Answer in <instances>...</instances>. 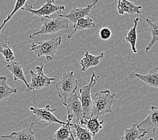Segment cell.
<instances>
[{"instance_id": "obj_7", "label": "cell", "mask_w": 158, "mask_h": 140, "mask_svg": "<svg viewBox=\"0 0 158 140\" xmlns=\"http://www.w3.org/2000/svg\"><path fill=\"white\" fill-rule=\"evenodd\" d=\"M36 72L32 70L30 71L31 76V82L29 84V88L26 92L32 90H39L49 87L52 83L56 81L55 78H49L44 72V66L40 63V66H36Z\"/></svg>"}, {"instance_id": "obj_22", "label": "cell", "mask_w": 158, "mask_h": 140, "mask_svg": "<svg viewBox=\"0 0 158 140\" xmlns=\"http://www.w3.org/2000/svg\"><path fill=\"white\" fill-rule=\"evenodd\" d=\"M17 92L16 88H12L7 84L6 77H0V102L7 100L12 94Z\"/></svg>"}, {"instance_id": "obj_13", "label": "cell", "mask_w": 158, "mask_h": 140, "mask_svg": "<svg viewBox=\"0 0 158 140\" xmlns=\"http://www.w3.org/2000/svg\"><path fill=\"white\" fill-rule=\"evenodd\" d=\"M129 78H137L147 86L158 88V67L151 70L148 74L145 75L133 71L129 74Z\"/></svg>"}, {"instance_id": "obj_11", "label": "cell", "mask_w": 158, "mask_h": 140, "mask_svg": "<svg viewBox=\"0 0 158 140\" xmlns=\"http://www.w3.org/2000/svg\"><path fill=\"white\" fill-rule=\"evenodd\" d=\"M137 127L140 130L156 133L158 131V108L152 106L148 116L138 123Z\"/></svg>"}, {"instance_id": "obj_25", "label": "cell", "mask_w": 158, "mask_h": 140, "mask_svg": "<svg viewBox=\"0 0 158 140\" xmlns=\"http://www.w3.org/2000/svg\"><path fill=\"white\" fill-rule=\"evenodd\" d=\"M0 53L4 57L7 62H12L15 59L14 53L8 41L0 43Z\"/></svg>"}, {"instance_id": "obj_17", "label": "cell", "mask_w": 158, "mask_h": 140, "mask_svg": "<svg viewBox=\"0 0 158 140\" xmlns=\"http://www.w3.org/2000/svg\"><path fill=\"white\" fill-rule=\"evenodd\" d=\"M6 67L8 70L11 74H12L14 78V82H17L18 80H21L23 82L26 86V91L29 88V84L26 81V79L24 75V72L22 66L17 62H12L10 64H8L6 66Z\"/></svg>"}, {"instance_id": "obj_2", "label": "cell", "mask_w": 158, "mask_h": 140, "mask_svg": "<svg viewBox=\"0 0 158 140\" xmlns=\"http://www.w3.org/2000/svg\"><path fill=\"white\" fill-rule=\"evenodd\" d=\"M40 22L42 24L40 29L36 32H33L29 36L31 39H35L36 36L44 35H53L63 30H67L69 26L67 19L59 16L58 18L43 17L40 20Z\"/></svg>"}, {"instance_id": "obj_12", "label": "cell", "mask_w": 158, "mask_h": 140, "mask_svg": "<svg viewBox=\"0 0 158 140\" xmlns=\"http://www.w3.org/2000/svg\"><path fill=\"white\" fill-rule=\"evenodd\" d=\"M32 117H30L28 125L23 129L14 131L10 135H2L1 138L9 139L10 140H36L33 131L35 123V121H32Z\"/></svg>"}, {"instance_id": "obj_20", "label": "cell", "mask_w": 158, "mask_h": 140, "mask_svg": "<svg viewBox=\"0 0 158 140\" xmlns=\"http://www.w3.org/2000/svg\"><path fill=\"white\" fill-rule=\"evenodd\" d=\"M142 19L139 17H137L136 18L134 19L133 20L134 25L133 27L129 30L125 37L126 41L131 45V49H132V51L135 54H137L138 53V51L136 48V44H137V29L138 23Z\"/></svg>"}, {"instance_id": "obj_16", "label": "cell", "mask_w": 158, "mask_h": 140, "mask_svg": "<svg viewBox=\"0 0 158 140\" xmlns=\"http://www.w3.org/2000/svg\"><path fill=\"white\" fill-rule=\"evenodd\" d=\"M118 12L120 15L128 14H141L142 6H136L129 0H118L117 4Z\"/></svg>"}, {"instance_id": "obj_26", "label": "cell", "mask_w": 158, "mask_h": 140, "mask_svg": "<svg viewBox=\"0 0 158 140\" xmlns=\"http://www.w3.org/2000/svg\"><path fill=\"white\" fill-rule=\"evenodd\" d=\"M27 2V0H17L16 2V4H15L14 6V8L13 10V11H12V12H11L8 16H7V18L5 19L4 20H3V22L2 23V24L0 26V35H1V32H2V30L3 28V26H4L7 22H8L12 18V17L14 16V15L16 14L18 10L22 9V7H23L25 5H26V3Z\"/></svg>"}, {"instance_id": "obj_6", "label": "cell", "mask_w": 158, "mask_h": 140, "mask_svg": "<svg viewBox=\"0 0 158 140\" xmlns=\"http://www.w3.org/2000/svg\"><path fill=\"white\" fill-rule=\"evenodd\" d=\"M46 3L42 4V6L38 10H35L34 7L30 4H26L24 7H22V10L29 12L33 16L28 22H31L37 17L43 18L51 16L52 14L56 12L61 14L62 11L65 10V7L63 5H55V0H46Z\"/></svg>"}, {"instance_id": "obj_9", "label": "cell", "mask_w": 158, "mask_h": 140, "mask_svg": "<svg viewBox=\"0 0 158 140\" xmlns=\"http://www.w3.org/2000/svg\"><path fill=\"white\" fill-rule=\"evenodd\" d=\"M63 104L65 106L67 111V122L71 123L73 117H76L78 121L84 117L82 106L79 94L75 93L65 101Z\"/></svg>"}, {"instance_id": "obj_27", "label": "cell", "mask_w": 158, "mask_h": 140, "mask_svg": "<svg viewBox=\"0 0 158 140\" xmlns=\"http://www.w3.org/2000/svg\"><path fill=\"white\" fill-rule=\"evenodd\" d=\"M99 36L102 40H106L110 39L112 36V31L108 28L104 27L99 31Z\"/></svg>"}, {"instance_id": "obj_24", "label": "cell", "mask_w": 158, "mask_h": 140, "mask_svg": "<svg viewBox=\"0 0 158 140\" xmlns=\"http://www.w3.org/2000/svg\"><path fill=\"white\" fill-rule=\"evenodd\" d=\"M71 123L64 125L55 132L53 138L55 140H71Z\"/></svg>"}, {"instance_id": "obj_28", "label": "cell", "mask_w": 158, "mask_h": 140, "mask_svg": "<svg viewBox=\"0 0 158 140\" xmlns=\"http://www.w3.org/2000/svg\"><path fill=\"white\" fill-rule=\"evenodd\" d=\"M70 128H71V127H70ZM71 140H76V138H75V137H74V135H73V133H72V131H71Z\"/></svg>"}, {"instance_id": "obj_3", "label": "cell", "mask_w": 158, "mask_h": 140, "mask_svg": "<svg viewBox=\"0 0 158 140\" xmlns=\"http://www.w3.org/2000/svg\"><path fill=\"white\" fill-rule=\"evenodd\" d=\"M78 88V81L73 71L63 74L59 80L55 82V88L60 98L66 100L76 93Z\"/></svg>"}, {"instance_id": "obj_29", "label": "cell", "mask_w": 158, "mask_h": 140, "mask_svg": "<svg viewBox=\"0 0 158 140\" xmlns=\"http://www.w3.org/2000/svg\"><path fill=\"white\" fill-rule=\"evenodd\" d=\"M148 140H154V139L153 138H149V139H148Z\"/></svg>"}, {"instance_id": "obj_21", "label": "cell", "mask_w": 158, "mask_h": 140, "mask_svg": "<svg viewBox=\"0 0 158 140\" xmlns=\"http://www.w3.org/2000/svg\"><path fill=\"white\" fill-rule=\"evenodd\" d=\"M146 22L149 26L148 31L151 33L152 35V40L145 48V52L148 53L155 44L158 42V20L157 21H152L150 19L147 18Z\"/></svg>"}, {"instance_id": "obj_15", "label": "cell", "mask_w": 158, "mask_h": 140, "mask_svg": "<svg viewBox=\"0 0 158 140\" xmlns=\"http://www.w3.org/2000/svg\"><path fill=\"white\" fill-rule=\"evenodd\" d=\"M79 121L81 125H84L85 127V128L92 134L93 137L102 129L104 123V121H99L98 118L93 117H89V118L81 119Z\"/></svg>"}, {"instance_id": "obj_18", "label": "cell", "mask_w": 158, "mask_h": 140, "mask_svg": "<svg viewBox=\"0 0 158 140\" xmlns=\"http://www.w3.org/2000/svg\"><path fill=\"white\" fill-rule=\"evenodd\" d=\"M96 27V24L92 20V18L89 17H85L79 19V20L75 23L73 26V30L72 32H71L67 36L68 39H71L73 36V35L77 31H83L85 30H89Z\"/></svg>"}, {"instance_id": "obj_19", "label": "cell", "mask_w": 158, "mask_h": 140, "mask_svg": "<svg viewBox=\"0 0 158 140\" xmlns=\"http://www.w3.org/2000/svg\"><path fill=\"white\" fill-rule=\"evenodd\" d=\"M137 125V123H134L131 128L125 129V133L120 140H137L143 138L148 132L139 129Z\"/></svg>"}, {"instance_id": "obj_1", "label": "cell", "mask_w": 158, "mask_h": 140, "mask_svg": "<svg viewBox=\"0 0 158 140\" xmlns=\"http://www.w3.org/2000/svg\"><path fill=\"white\" fill-rule=\"evenodd\" d=\"M116 94H111L108 89L96 92L92 96V111L91 117H99L103 115L111 113L112 107L115 104Z\"/></svg>"}, {"instance_id": "obj_10", "label": "cell", "mask_w": 158, "mask_h": 140, "mask_svg": "<svg viewBox=\"0 0 158 140\" xmlns=\"http://www.w3.org/2000/svg\"><path fill=\"white\" fill-rule=\"evenodd\" d=\"M98 2V0H93L92 3H90L86 7H74V8L69 11L68 14L63 15L62 14H59V16L67 19L69 22L74 24L79 19L89 16L91 11L95 9Z\"/></svg>"}, {"instance_id": "obj_8", "label": "cell", "mask_w": 158, "mask_h": 140, "mask_svg": "<svg viewBox=\"0 0 158 140\" xmlns=\"http://www.w3.org/2000/svg\"><path fill=\"white\" fill-rule=\"evenodd\" d=\"M31 111L36 117L35 121L36 124L37 122H44L47 124H59L61 125H67L69 122H63L60 121L57 117L54 115L55 112L57 111V109L51 108L49 104L45 106L44 108H36L35 107H30Z\"/></svg>"}, {"instance_id": "obj_5", "label": "cell", "mask_w": 158, "mask_h": 140, "mask_svg": "<svg viewBox=\"0 0 158 140\" xmlns=\"http://www.w3.org/2000/svg\"><path fill=\"white\" fill-rule=\"evenodd\" d=\"M99 76L93 72L90 78V81L87 85L83 86L80 89V99L82 106L83 112H84V117L82 119L89 118L91 117L92 111V96L91 94V90L96 84L98 79Z\"/></svg>"}, {"instance_id": "obj_4", "label": "cell", "mask_w": 158, "mask_h": 140, "mask_svg": "<svg viewBox=\"0 0 158 140\" xmlns=\"http://www.w3.org/2000/svg\"><path fill=\"white\" fill-rule=\"evenodd\" d=\"M61 37L52 38L51 39L31 44V51L38 57L44 56L48 62H51L57 52L58 47L61 44Z\"/></svg>"}, {"instance_id": "obj_14", "label": "cell", "mask_w": 158, "mask_h": 140, "mask_svg": "<svg viewBox=\"0 0 158 140\" xmlns=\"http://www.w3.org/2000/svg\"><path fill=\"white\" fill-rule=\"evenodd\" d=\"M104 53L101 52L99 55H93L88 52H85L84 57L80 61L81 70L82 71H85L88 69L92 67H96L99 65L101 60L104 57Z\"/></svg>"}, {"instance_id": "obj_23", "label": "cell", "mask_w": 158, "mask_h": 140, "mask_svg": "<svg viewBox=\"0 0 158 140\" xmlns=\"http://www.w3.org/2000/svg\"><path fill=\"white\" fill-rule=\"evenodd\" d=\"M70 127L74 130V133L73 131L72 133L75 138L78 140H93L92 134L86 128L82 127L80 125L71 123L70 124Z\"/></svg>"}]
</instances>
